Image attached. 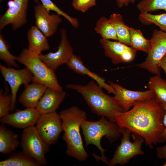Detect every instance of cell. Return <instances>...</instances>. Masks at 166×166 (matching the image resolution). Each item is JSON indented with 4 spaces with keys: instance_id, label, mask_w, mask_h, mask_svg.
<instances>
[{
    "instance_id": "obj_9",
    "label": "cell",
    "mask_w": 166,
    "mask_h": 166,
    "mask_svg": "<svg viewBox=\"0 0 166 166\" xmlns=\"http://www.w3.org/2000/svg\"><path fill=\"white\" fill-rule=\"evenodd\" d=\"M36 124L40 135L49 146L56 143L63 131L61 119L56 111L41 114Z\"/></svg>"
},
{
    "instance_id": "obj_28",
    "label": "cell",
    "mask_w": 166,
    "mask_h": 166,
    "mask_svg": "<svg viewBox=\"0 0 166 166\" xmlns=\"http://www.w3.org/2000/svg\"><path fill=\"white\" fill-rule=\"evenodd\" d=\"M136 7L140 13L158 10L166 11V0H141L137 4Z\"/></svg>"
},
{
    "instance_id": "obj_37",
    "label": "cell",
    "mask_w": 166,
    "mask_h": 166,
    "mask_svg": "<svg viewBox=\"0 0 166 166\" xmlns=\"http://www.w3.org/2000/svg\"><path fill=\"white\" fill-rule=\"evenodd\" d=\"M3 0H0V2H2V1H3Z\"/></svg>"
},
{
    "instance_id": "obj_34",
    "label": "cell",
    "mask_w": 166,
    "mask_h": 166,
    "mask_svg": "<svg viewBox=\"0 0 166 166\" xmlns=\"http://www.w3.org/2000/svg\"><path fill=\"white\" fill-rule=\"evenodd\" d=\"M165 110L163 122L164 126V129L162 132L160 138V143H163L166 142V105L160 104Z\"/></svg>"
},
{
    "instance_id": "obj_32",
    "label": "cell",
    "mask_w": 166,
    "mask_h": 166,
    "mask_svg": "<svg viewBox=\"0 0 166 166\" xmlns=\"http://www.w3.org/2000/svg\"><path fill=\"white\" fill-rule=\"evenodd\" d=\"M72 5L75 10L84 13L96 5V0H72Z\"/></svg>"
},
{
    "instance_id": "obj_26",
    "label": "cell",
    "mask_w": 166,
    "mask_h": 166,
    "mask_svg": "<svg viewBox=\"0 0 166 166\" xmlns=\"http://www.w3.org/2000/svg\"><path fill=\"white\" fill-rule=\"evenodd\" d=\"M95 30L102 38L118 41L115 29L108 18L101 17L96 22Z\"/></svg>"
},
{
    "instance_id": "obj_24",
    "label": "cell",
    "mask_w": 166,
    "mask_h": 166,
    "mask_svg": "<svg viewBox=\"0 0 166 166\" xmlns=\"http://www.w3.org/2000/svg\"><path fill=\"white\" fill-rule=\"evenodd\" d=\"M0 166H40L36 160L23 152L12 153L7 159L0 162Z\"/></svg>"
},
{
    "instance_id": "obj_12",
    "label": "cell",
    "mask_w": 166,
    "mask_h": 166,
    "mask_svg": "<svg viewBox=\"0 0 166 166\" xmlns=\"http://www.w3.org/2000/svg\"><path fill=\"white\" fill-rule=\"evenodd\" d=\"M1 74L6 82L8 83L11 90L12 101L10 111L15 109L17 94L18 90L22 85L26 87L32 81L33 76L30 71L26 67L20 69L6 67L0 65Z\"/></svg>"
},
{
    "instance_id": "obj_1",
    "label": "cell",
    "mask_w": 166,
    "mask_h": 166,
    "mask_svg": "<svg viewBox=\"0 0 166 166\" xmlns=\"http://www.w3.org/2000/svg\"><path fill=\"white\" fill-rule=\"evenodd\" d=\"M165 113L154 97L138 103L117 117L115 122L120 128H127L143 137L146 145L152 149L153 144L160 143Z\"/></svg>"
},
{
    "instance_id": "obj_31",
    "label": "cell",
    "mask_w": 166,
    "mask_h": 166,
    "mask_svg": "<svg viewBox=\"0 0 166 166\" xmlns=\"http://www.w3.org/2000/svg\"><path fill=\"white\" fill-rule=\"evenodd\" d=\"M7 85H6V91L3 93L2 89L0 90V117L1 118L9 113L10 111L12 101L11 93H9Z\"/></svg>"
},
{
    "instance_id": "obj_23",
    "label": "cell",
    "mask_w": 166,
    "mask_h": 166,
    "mask_svg": "<svg viewBox=\"0 0 166 166\" xmlns=\"http://www.w3.org/2000/svg\"><path fill=\"white\" fill-rule=\"evenodd\" d=\"M149 89L155 94V98L160 104L166 105V81L160 75H155L149 79L148 84Z\"/></svg>"
},
{
    "instance_id": "obj_4",
    "label": "cell",
    "mask_w": 166,
    "mask_h": 166,
    "mask_svg": "<svg viewBox=\"0 0 166 166\" xmlns=\"http://www.w3.org/2000/svg\"><path fill=\"white\" fill-rule=\"evenodd\" d=\"M81 128L86 146L91 144L96 146L102 156L100 157L94 154L93 157L97 161H101L107 164L108 160L104 154L107 150L102 147L101 144V139L105 136L110 142H114L121 135V128L115 122L108 120L104 117H101L97 121L85 120L82 123Z\"/></svg>"
},
{
    "instance_id": "obj_25",
    "label": "cell",
    "mask_w": 166,
    "mask_h": 166,
    "mask_svg": "<svg viewBox=\"0 0 166 166\" xmlns=\"http://www.w3.org/2000/svg\"><path fill=\"white\" fill-rule=\"evenodd\" d=\"M130 47L136 51L139 50L148 53L150 47V40L146 39L140 30L129 27Z\"/></svg>"
},
{
    "instance_id": "obj_6",
    "label": "cell",
    "mask_w": 166,
    "mask_h": 166,
    "mask_svg": "<svg viewBox=\"0 0 166 166\" xmlns=\"http://www.w3.org/2000/svg\"><path fill=\"white\" fill-rule=\"evenodd\" d=\"M120 128L122 135L121 142L113 157L108 161L107 164L109 166L126 164L134 156L144 153L142 149V144L145 142L144 138L139 135L132 133V136L134 140L132 142L130 140L131 131L126 128Z\"/></svg>"
},
{
    "instance_id": "obj_22",
    "label": "cell",
    "mask_w": 166,
    "mask_h": 166,
    "mask_svg": "<svg viewBox=\"0 0 166 166\" xmlns=\"http://www.w3.org/2000/svg\"><path fill=\"white\" fill-rule=\"evenodd\" d=\"M108 19L115 29L118 41L130 46L129 27L124 24L122 16L120 14L114 13Z\"/></svg>"
},
{
    "instance_id": "obj_16",
    "label": "cell",
    "mask_w": 166,
    "mask_h": 166,
    "mask_svg": "<svg viewBox=\"0 0 166 166\" xmlns=\"http://www.w3.org/2000/svg\"><path fill=\"white\" fill-rule=\"evenodd\" d=\"M41 114L36 108H26L9 113L1 118V122L13 127L25 129L34 126Z\"/></svg>"
},
{
    "instance_id": "obj_18",
    "label": "cell",
    "mask_w": 166,
    "mask_h": 166,
    "mask_svg": "<svg viewBox=\"0 0 166 166\" xmlns=\"http://www.w3.org/2000/svg\"><path fill=\"white\" fill-rule=\"evenodd\" d=\"M66 64L68 68L75 72L78 74L86 75L89 77L101 88L104 89L110 93L115 94V90L109 84L106 83L105 79L90 70L84 65L80 57L73 54Z\"/></svg>"
},
{
    "instance_id": "obj_20",
    "label": "cell",
    "mask_w": 166,
    "mask_h": 166,
    "mask_svg": "<svg viewBox=\"0 0 166 166\" xmlns=\"http://www.w3.org/2000/svg\"><path fill=\"white\" fill-rule=\"evenodd\" d=\"M47 37L36 26H31L27 33L28 49L38 55L48 50L49 45Z\"/></svg>"
},
{
    "instance_id": "obj_36",
    "label": "cell",
    "mask_w": 166,
    "mask_h": 166,
    "mask_svg": "<svg viewBox=\"0 0 166 166\" xmlns=\"http://www.w3.org/2000/svg\"><path fill=\"white\" fill-rule=\"evenodd\" d=\"M158 66L161 68L165 72L166 81V53L162 57L158 64Z\"/></svg>"
},
{
    "instance_id": "obj_35",
    "label": "cell",
    "mask_w": 166,
    "mask_h": 166,
    "mask_svg": "<svg viewBox=\"0 0 166 166\" xmlns=\"http://www.w3.org/2000/svg\"><path fill=\"white\" fill-rule=\"evenodd\" d=\"M137 0H116L117 6L120 8L126 6L130 3H134Z\"/></svg>"
},
{
    "instance_id": "obj_7",
    "label": "cell",
    "mask_w": 166,
    "mask_h": 166,
    "mask_svg": "<svg viewBox=\"0 0 166 166\" xmlns=\"http://www.w3.org/2000/svg\"><path fill=\"white\" fill-rule=\"evenodd\" d=\"M20 144L22 152L26 155L36 160L41 166L46 164L45 155L48 152L49 145L43 140L35 126L24 129Z\"/></svg>"
},
{
    "instance_id": "obj_15",
    "label": "cell",
    "mask_w": 166,
    "mask_h": 166,
    "mask_svg": "<svg viewBox=\"0 0 166 166\" xmlns=\"http://www.w3.org/2000/svg\"><path fill=\"white\" fill-rule=\"evenodd\" d=\"M36 26L47 37L53 36L56 32L62 20L57 14H49L39 2L34 8Z\"/></svg>"
},
{
    "instance_id": "obj_29",
    "label": "cell",
    "mask_w": 166,
    "mask_h": 166,
    "mask_svg": "<svg viewBox=\"0 0 166 166\" xmlns=\"http://www.w3.org/2000/svg\"><path fill=\"white\" fill-rule=\"evenodd\" d=\"M10 45L7 42L2 34L0 33V59L9 66L18 67L19 65L15 61L18 57L13 55L10 51Z\"/></svg>"
},
{
    "instance_id": "obj_17",
    "label": "cell",
    "mask_w": 166,
    "mask_h": 166,
    "mask_svg": "<svg viewBox=\"0 0 166 166\" xmlns=\"http://www.w3.org/2000/svg\"><path fill=\"white\" fill-rule=\"evenodd\" d=\"M66 95L65 91L48 87L36 108L41 114L56 111Z\"/></svg>"
},
{
    "instance_id": "obj_13",
    "label": "cell",
    "mask_w": 166,
    "mask_h": 166,
    "mask_svg": "<svg viewBox=\"0 0 166 166\" xmlns=\"http://www.w3.org/2000/svg\"><path fill=\"white\" fill-rule=\"evenodd\" d=\"M99 42L105 55L114 64L132 61L136 55V51L131 47L118 41L101 38Z\"/></svg>"
},
{
    "instance_id": "obj_2",
    "label": "cell",
    "mask_w": 166,
    "mask_h": 166,
    "mask_svg": "<svg viewBox=\"0 0 166 166\" xmlns=\"http://www.w3.org/2000/svg\"><path fill=\"white\" fill-rule=\"evenodd\" d=\"M66 87L80 93L91 111L98 116L105 117L115 122L116 118L125 112L114 97L105 93L93 80L85 85L69 84Z\"/></svg>"
},
{
    "instance_id": "obj_8",
    "label": "cell",
    "mask_w": 166,
    "mask_h": 166,
    "mask_svg": "<svg viewBox=\"0 0 166 166\" xmlns=\"http://www.w3.org/2000/svg\"><path fill=\"white\" fill-rule=\"evenodd\" d=\"M150 47L144 61L136 66L155 75H160L161 68L158 65L166 53V32L155 29L150 39Z\"/></svg>"
},
{
    "instance_id": "obj_30",
    "label": "cell",
    "mask_w": 166,
    "mask_h": 166,
    "mask_svg": "<svg viewBox=\"0 0 166 166\" xmlns=\"http://www.w3.org/2000/svg\"><path fill=\"white\" fill-rule=\"evenodd\" d=\"M37 4L40 0L42 6L49 12L51 10L56 12L66 18L75 28L79 26V22L77 18L72 17L59 8L51 0H33Z\"/></svg>"
},
{
    "instance_id": "obj_21",
    "label": "cell",
    "mask_w": 166,
    "mask_h": 166,
    "mask_svg": "<svg viewBox=\"0 0 166 166\" xmlns=\"http://www.w3.org/2000/svg\"><path fill=\"white\" fill-rule=\"evenodd\" d=\"M20 144L18 135L2 124L0 127V152L8 154L15 150Z\"/></svg>"
},
{
    "instance_id": "obj_19",
    "label": "cell",
    "mask_w": 166,
    "mask_h": 166,
    "mask_svg": "<svg viewBox=\"0 0 166 166\" xmlns=\"http://www.w3.org/2000/svg\"><path fill=\"white\" fill-rule=\"evenodd\" d=\"M25 87L19 97L20 103L26 108H36L48 87L42 84L35 82Z\"/></svg>"
},
{
    "instance_id": "obj_10",
    "label": "cell",
    "mask_w": 166,
    "mask_h": 166,
    "mask_svg": "<svg viewBox=\"0 0 166 166\" xmlns=\"http://www.w3.org/2000/svg\"><path fill=\"white\" fill-rule=\"evenodd\" d=\"M29 0H10L8 8L0 18V32L6 26L10 24L15 31L26 24Z\"/></svg>"
},
{
    "instance_id": "obj_5",
    "label": "cell",
    "mask_w": 166,
    "mask_h": 166,
    "mask_svg": "<svg viewBox=\"0 0 166 166\" xmlns=\"http://www.w3.org/2000/svg\"><path fill=\"white\" fill-rule=\"evenodd\" d=\"M17 61L31 72L33 76V82L42 84L47 87L57 90H63L55 72L40 59L38 55L31 52L27 48H24L18 57Z\"/></svg>"
},
{
    "instance_id": "obj_3",
    "label": "cell",
    "mask_w": 166,
    "mask_h": 166,
    "mask_svg": "<svg viewBox=\"0 0 166 166\" xmlns=\"http://www.w3.org/2000/svg\"><path fill=\"white\" fill-rule=\"evenodd\" d=\"M62 122V138L66 144V153L77 160L85 161L88 157L80 134L82 122L87 119L85 112L76 106L61 111L59 113Z\"/></svg>"
},
{
    "instance_id": "obj_11",
    "label": "cell",
    "mask_w": 166,
    "mask_h": 166,
    "mask_svg": "<svg viewBox=\"0 0 166 166\" xmlns=\"http://www.w3.org/2000/svg\"><path fill=\"white\" fill-rule=\"evenodd\" d=\"M60 33L61 39L57 50L38 55L40 59L55 72L59 66L66 64L73 54V48L67 38L66 30L62 28Z\"/></svg>"
},
{
    "instance_id": "obj_14",
    "label": "cell",
    "mask_w": 166,
    "mask_h": 166,
    "mask_svg": "<svg viewBox=\"0 0 166 166\" xmlns=\"http://www.w3.org/2000/svg\"><path fill=\"white\" fill-rule=\"evenodd\" d=\"M108 82L115 90L114 97L125 112L139 102L155 97L154 93L150 89L144 91H132L111 81Z\"/></svg>"
},
{
    "instance_id": "obj_33",
    "label": "cell",
    "mask_w": 166,
    "mask_h": 166,
    "mask_svg": "<svg viewBox=\"0 0 166 166\" xmlns=\"http://www.w3.org/2000/svg\"><path fill=\"white\" fill-rule=\"evenodd\" d=\"M157 157L160 159L166 160V144L162 147H158L156 149Z\"/></svg>"
},
{
    "instance_id": "obj_27",
    "label": "cell",
    "mask_w": 166,
    "mask_h": 166,
    "mask_svg": "<svg viewBox=\"0 0 166 166\" xmlns=\"http://www.w3.org/2000/svg\"><path fill=\"white\" fill-rule=\"evenodd\" d=\"M138 18L142 24L146 25L154 24L161 30L166 32V13L156 15L149 13H140Z\"/></svg>"
}]
</instances>
